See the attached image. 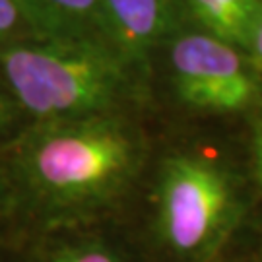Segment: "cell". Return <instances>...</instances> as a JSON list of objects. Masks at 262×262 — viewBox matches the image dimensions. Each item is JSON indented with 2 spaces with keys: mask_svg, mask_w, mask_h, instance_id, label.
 I'll return each mask as SVG.
<instances>
[{
  "mask_svg": "<svg viewBox=\"0 0 262 262\" xmlns=\"http://www.w3.org/2000/svg\"><path fill=\"white\" fill-rule=\"evenodd\" d=\"M148 156L124 111L31 121L4 144L0 165L16 210L49 231L94 224L128 196Z\"/></svg>",
  "mask_w": 262,
  "mask_h": 262,
  "instance_id": "6da1fadb",
  "label": "cell"
},
{
  "mask_svg": "<svg viewBox=\"0 0 262 262\" xmlns=\"http://www.w3.org/2000/svg\"><path fill=\"white\" fill-rule=\"evenodd\" d=\"M138 66L99 39H45L0 47V72L31 121L122 111Z\"/></svg>",
  "mask_w": 262,
  "mask_h": 262,
  "instance_id": "7a4b0ae2",
  "label": "cell"
},
{
  "mask_svg": "<svg viewBox=\"0 0 262 262\" xmlns=\"http://www.w3.org/2000/svg\"><path fill=\"white\" fill-rule=\"evenodd\" d=\"M247 212L241 181L229 165L196 151L159 163L150 233L169 262H212Z\"/></svg>",
  "mask_w": 262,
  "mask_h": 262,
  "instance_id": "3957f363",
  "label": "cell"
},
{
  "mask_svg": "<svg viewBox=\"0 0 262 262\" xmlns=\"http://www.w3.org/2000/svg\"><path fill=\"white\" fill-rule=\"evenodd\" d=\"M171 78L183 103L200 113H243L260 95L251 62L239 49L208 33H188L173 41Z\"/></svg>",
  "mask_w": 262,
  "mask_h": 262,
  "instance_id": "277c9868",
  "label": "cell"
},
{
  "mask_svg": "<svg viewBox=\"0 0 262 262\" xmlns=\"http://www.w3.org/2000/svg\"><path fill=\"white\" fill-rule=\"evenodd\" d=\"M115 43L136 66L177 28L183 0H103Z\"/></svg>",
  "mask_w": 262,
  "mask_h": 262,
  "instance_id": "5b68a950",
  "label": "cell"
},
{
  "mask_svg": "<svg viewBox=\"0 0 262 262\" xmlns=\"http://www.w3.org/2000/svg\"><path fill=\"white\" fill-rule=\"evenodd\" d=\"M29 4L47 39H99L117 45L103 0H29Z\"/></svg>",
  "mask_w": 262,
  "mask_h": 262,
  "instance_id": "8992f818",
  "label": "cell"
},
{
  "mask_svg": "<svg viewBox=\"0 0 262 262\" xmlns=\"http://www.w3.org/2000/svg\"><path fill=\"white\" fill-rule=\"evenodd\" d=\"M208 35L249 51L262 19V0H183Z\"/></svg>",
  "mask_w": 262,
  "mask_h": 262,
  "instance_id": "52a82bcc",
  "label": "cell"
},
{
  "mask_svg": "<svg viewBox=\"0 0 262 262\" xmlns=\"http://www.w3.org/2000/svg\"><path fill=\"white\" fill-rule=\"evenodd\" d=\"M45 39L47 35L29 0H0V47Z\"/></svg>",
  "mask_w": 262,
  "mask_h": 262,
  "instance_id": "ba28073f",
  "label": "cell"
},
{
  "mask_svg": "<svg viewBox=\"0 0 262 262\" xmlns=\"http://www.w3.org/2000/svg\"><path fill=\"white\" fill-rule=\"evenodd\" d=\"M43 262H130L124 254L97 235L64 239L53 247Z\"/></svg>",
  "mask_w": 262,
  "mask_h": 262,
  "instance_id": "9c48e42d",
  "label": "cell"
},
{
  "mask_svg": "<svg viewBox=\"0 0 262 262\" xmlns=\"http://www.w3.org/2000/svg\"><path fill=\"white\" fill-rule=\"evenodd\" d=\"M21 117L26 115L0 72V140H6L8 134L14 132Z\"/></svg>",
  "mask_w": 262,
  "mask_h": 262,
  "instance_id": "30bf717a",
  "label": "cell"
},
{
  "mask_svg": "<svg viewBox=\"0 0 262 262\" xmlns=\"http://www.w3.org/2000/svg\"><path fill=\"white\" fill-rule=\"evenodd\" d=\"M14 212H18L16 210V200H14V194H12L6 173L0 165V229H2L4 222L8 220V215H12Z\"/></svg>",
  "mask_w": 262,
  "mask_h": 262,
  "instance_id": "8fae6325",
  "label": "cell"
},
{
  "mask_svg": "<svg viewBox=\"0 0 262 262\" xmlns=\"http://www.w3.org/2000/svg\"><path fill=\"white\" fill-rule=\"evenodd\" d=\"M253 161H254V173L262 187V124H256L253 132Z\"/></svg>",
  "mask_w": 262,
  "mask_h": 262,
  "instance_id": "7c38bea8",
  "label": "cell"
},
{
  "mask_svg": "<svg viewBox=\"0 0 262 262\" xmlns=\"http://www.w3.org/2000/svg\"><path fill=\"white\" fill-rule=\"evenodd\" d=\"M249 55H251V58H249L251 66L254 70L262 72V19L254 31V37L251 41V47H249Z\"/></svg>",
  "mask_w": 262,
  "mask_h": 262,
  "instance_id": "4fadbf2b",
  "label": "cell"
},
{
  "mask_svg": "<svg viewBox=\"0 0 262 262\" xmlns=\"http://www.w3.org/2000/svg\"><path fill=\"white\" fill-rule=\"evenodd\" d=\"M243 262H258V260H243Z\"/></svg>",
  "mask_w": 262,
  "mask_h": 262,
  "instance_id": "5bb4252c",
  "label": "cell"
}]
</instances>
